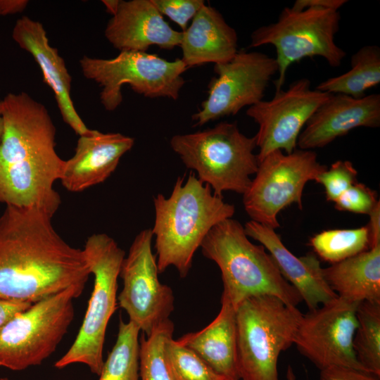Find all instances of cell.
I'll return each mask as SVG.
<instances>
[{
    "label": "cell",
    "instance_id": "obj_1",
    "mask_svg": "<svg viewBox=\"0 0 380 380\" xmlns=\"http://www.w3.org/2000/svg\"><path fill=\"white\" fill-rule=\"evenodd\" d=\"M0 216V299L34 303L89 275L83 249L55 230L53 216L35 208L6 205Z\"/></svg>",
    "mask_w": 380,
    "mask_h": 380
},
{
    "label": "cell",
    "instance_id": "obj_2",
    "mask_svg": "<svg viewBox=\"0 0 380 380\" xmlns=\"http://www.w3.org/2000/svg\"><path fill=\"white\" fill-rule=\"evenodd\" d=\"M0 203L35 208L53 216L61 198L53 185L64 160L56 151V127L46 108L25 92L2 99Z\"/></svg>",
    "mask_w": 380,
    "mask_h": 380
},
{
    "label": "cell",
    "instance_id": "obj_3",
    "mask_svg": "<svg viewBox=\"0 0 380 380\" xmlns=\"http://www.w3.org/2000/svg\"><path fill=\"white\" fill-rule=\"evenodd\" d=\"M179 177L166 198H153L155 221L151 229L159 274L173 266L181 277L189 274L194 253L210 230L220 222L232 218L234 205L215 195L194 172L184 182Z\"/></svg>",
    "mask_w": 380,
    "mask_h": 380
},
{
    "label": "cell",
    "instance_id": "obj_4",
    "mask_svg": "<svg viewBox=\"0 0 380 380\" xmlns=\"http://www.w3.org/2000/svg\"><path fill=\"white\" fill-rule=\"evenodd\" d=\"M248 237L244 227L229 218L213 227L200 246L220 270L222 295L236 308L244 300L262 295L297 307L303 301L299 293L283 277L267 250Z\"/></svg>",
    "mask_w": 380,
    "mask_h": 380
},
{
    "label": "cell",
    "instance_id": "obj_5",
    "mask_svg": "<svg viewBox=\"0 0 380 380\" xmlns=\"http://www.w3.org/2000/svg\"><path fill=\"white\" fill-rule=\"evenodd\" d=\"M170 146L219 196L228 191L243 195L258 167L255 137H246L235 122H221L213 128L175 135Z\"/></svg>",
    "mask_w": 380,
    "mask_h": 380
},
{
    "label": "cell",
    "instance_id": "obj_6",
    "mask_svg": "<svg viewBox=\"0 0 380 380\" xmlns=\"http://www.w3.org/2000/svg\"><path fill=\"white\" fill-rule=\"evenodd\" d=\"M303 315L297 307L270 295L250 297L236 307L241 380H279V356L293 344Z\"/></svg>",
    "mask_w": 380,
    "mask_h": 380
},
{
    "label": "cell",
    "instance_id": "obj_7",
    "mask_svg": "<svg viewBox=\"0 0 380 380\" xmlns=\"http://www.w3.org/2000/svg\"><path fill=\"white\" fill-rule=\"evenodd\" d=\"M82 249L94 277V289L73 343L54 367L63 369L82 363L93 374L99 375L104 362L103 350L107 326L117 308L118 279L125 253L104 233L89 236Z\"/></svg>",
    "mask_w": 380,
    "mask_h": 380
},
{
    "label": "cell",
    "instance_id": "obj_8",
    "mask_svg": "<svg viewBox=\"0 0 380 380\" xmlns=\"http://www.w3.org/2000/svg\"><path fill=\"white\" fill-rule=\"evenodd\" d=\"M83 290L70 286L8 319L0 329V367L22 371L54 353L73 320V300Z\"/></svg>",
    "mask_w": 380,
    "mask_h": 380
},
{
    "label": "cell",
    "instance_id": "obj_9",
    "mask_svg": "<svg viewBox=\"0 0 380 380\" xmlns=\"http://www.w3.org/2000/svg\"><path fill=\"white\" fill-rule=\"evenodd\" d=\"M338 11L308 8L295 11L284 8L277 22L262 25L251 35L249 47L274 46L278 65L275 91L282 89L290 65L302 59L319 56L331 67H338L346 56L334 38L339 30Z\"/></svg>",
    "mask_w": 380,
    "mask_h": 380
},
{
    "label": "cell",
    "instance_id": "obj_10",
    "mask_svg": "<svg viewBox=\"0 0 380 380\" xmlns=\"http://www.w3.org/2000/svg\"><path fill=\"white\" fill-rule=\"evenodd\" d=\"M83 75L101 88L100 101L108 111L122 102V87L146 97H167L176 100L185 80L182 75L188 67L182 59L169 61L156 54L125 51L113 58L83 56L80 60Z\"/></svg>",
    "mask_w": 380,
    "mask_h": 380
},
{
    "label": "cell",
    "instance_id": "obj_11",
    "mask_svg": "<svg viewBox=\"0 0 380 380\" xmlns=\"http://www.w3.org/2000/svg\"><path fill=\"white\" fill-rule=\"evenodd\" d=\"M312 150L296 149L284 154L276 150L258 163L255 177L243 194V203L251 220L275 229L278 214L292 203L302 210L304 187L327 169Z\"/></svg>",
    "mask_w": 380,
    "mask_h": 380
},
{
    "label": "cell",
    "instance_id": "obj_12",
    "mask_svg": "<svg viewBox=\"0 0 380 380\" xmlns=\"http://www.w3.org/2000/svg\"><path fill=\"white\" fill-rule=\"evenodd\" d=\"M151 229L141 230L125 256L119 277L123 287L118 303L142 333L148 336L162 322L170 319L175 306L172 289L158 278L156 256L152 252Z\"/></svg>",
    "mask_w": 380,
    "mask_h": 380
},
{
    "label": "cell",
    "instance_id": "obj_13",
    "mask_svg": "<svg viewBox=\"0 0 380 380\" xmlns=\"http://www.w3.org/2000/svg\"><path fill=\"white\" fill-rule=\"evenodd\" d=\"M206 99L192 115L196 126L237 114L260 101L278 72L275 58L259 51H238L228 62L215 64Z\"/></svg>",
    "mask_w": 380,
    "mask_h": 380
},
{
    "label": "cell",
    "instance_id": "obj_14",
    "mask_svg": "<svg viewBox=\"0 0 380 380\" xmlns=\"http://www.w3.org/2000/svg\"><path fill=\"white\" fill-rule=\"evenodd\" d=\"M359 303L337 296L303 315L293 344L319 370L341 366L367 372L353 347Z\"/></svg>",
    "mask_w": 380,
    "mask_h": 380
},
{
    "label": "cell",
    "instance_id": "obj_15",
    "mask_svg": "<svg viewBox=\"0 0 380 380\" xmlns=\"http://www.w3.org/2000/svg\"><path fill=\"white\" fill-rule=\"evenodd\" d=\"M331 94L311 89V82L301 78L291 82L286 90L275 91L269 101L262 100L250 106L246 115L258 124L254 136L258 163L270 153L296 149L297 140L306 122Z\"/></svg>",
    "mask_w": 380,
    "mask_h": 380
},
{
    "label": "cell",
    "instance_id": "obj_16",
    "mask_svg": "<svg viewBox=\"0 0 380 380\" xmlns=\"http://www.w3.org/2000/svg\"><path fill=\"white\" fill-rule=\"evenodd\" d=\"M380 126V94L355 99L336 94L313 113L300 133L297 146L302 150L322 148L352 129Z\"/></svg>",
    "mask_w": 380,
    "mask_h": 380
},
{
    "label": "cell",
    "instance_id": "obj_17",
    "mask_svg": "<svg viewBox=\"0 0 380 380\" xmlns=\"http://www.w3.org/2000/svg\"><path fill=\"white\" fill-rule=\"evenodd\" d=\"M12 38L39 66L43 80L51 89L63 121L79 136L88 133L90 129L84 123L72 100V78L65 61L50 45L43 25L23 15L15 22Z\"/></svg>",
    "mask_w": 380,
    "mask_h": 380
},
{
    "label": "cell",
    "instance_id": "obj_18",
    "mask_svg": "<svg viewBox=\"0 0 380 380\" xmlns=\"http://www.w3.org/2000/svg\"><path fill=\"white\" fill-rule=\"evenodd\" d=\"M134 144L132 137L118 132L91 129L80 136L73 156L64 161L60 178L71 192H81L106 181L120 158Z\"/></svg>",
    "mask_w": 380,
    "mask_h": 380
},
{
    "label": "cell",
    "instance_id": "obj_19",
    "mask_svg": "<svg viewBox=\"0 0 380 380\" xmlns=\"http://www.w3.org/2000/svg\"><path fill=\"white\" fill-rule=\"evenodd\" d=\"M104 34L120 51L146 52L153 45L172 49L180 45L182 39V32L168 25L151 0L120 1Z\"/></svg>",
    "mask_w": 380,
    "mask_h": 380
},
{
    "label": "cell",
    "instance_id": "obj_20",
    "mask_svg": "<svg viewBox=\"0 0 380 380\" xmlns=\"http://www.w3.org/2000/svg\"><path fill=\"white\" fill-rule=\"evenodd\" d=\"M246 235L269 253L283 277L299 293L309 310L338 296L326 283L319 260L312 253L297 257L283 243L275 229L251 220L244 225Z\"/></svg>",
    "mask_w": 380,
    "mask_h": 380
},
{
    "label": "cell",
    "instance_id": "obj_21",
    "mask_svg": "<svg viewBox=\"0 0 380 380\" xmlns=\"http://www.w3.org/2000/svg\"><path fill=\"white\" fill-rule=\"evenodd\" d=\"M223 380H240L237 367L236 308L222 295L216 317L203 329L177 339Z\"/></svg>",
    "mask_w": 380,
    "mask_h": 380
},
{
    "label": "cell",
    "instance_id": "obj_22",
    "mask_svg": "<svg viewBox=\"0 0 380 380\" xmlns=\"http://www.w3.org/2000/svg\"><path fill=\"white\" fill-rule=\"evenodd\" d=\"M182 32V61L189 68L208 63H224L238 51L236 30L222 14L205 4Z\"/></svg>",
    "mask_w": 380,
    "mask_h": 380
},
{
    "label": "cell",
    "instance_id": "obj_23",
    "mask_svg": "<svg viewBox=\"0 0 380 380\" xmlns=\"http://www.w3.org/2000/svg\"><path fill=\"white\" fill-rule=\"evenodd\" d=\"M330 289L353 302H380V243L351 258L322 268Z\"/></svg>",
    "mask_w": 380,
    "mask_h": 380
},
{
    "label": "cell",
    "instance_id": "obj_24",
    "mask_svg": "<svg viewBox=\"0 0 380 380\" xmlns=\"http://www.w3.org/2000/svg\"><path fill=\"white\" fill-rule=\"evenodd\" d=\"M348 72L321 82L317 90L331 94H345L355 99L365 96L367 90L380 83V48L367 45L351 56Z\"/></svg>",
    "mask_w": 380,
    "mask_h": 380
},
{
    "label": "cell",
    "instance_id": "obj_25",
    "mask_svg": "<svg viewBox=\"0 0 380 380\" xmlns=\"http://www.w3.org/2000/svg\"><path fill=\"white\" fill-rule=\"evenodd\" d=\"M139 327L120 320L117 339L103 362L99 380H139Z\"/></svg>",
    "mask_w": 380,
    "mask_h": 380
},
{
    "label": "cell",
    "instance_id": "obj_26",
    "mask_svg": "<svg viewBox=\"0 0 380 380\" xmlns=\"http://www.w3.org/2000/svg\"><path fill=\"white\" fill-rule=\"evenodd\" d=\"M353 347L365 370L380 376V302L362 301L357 308Z\"/></svg>",
    "mask_w": 380,
    "mask_h": 380
},
{
    "label": "cell",
    "instance_id": "obj_27",
    "mask_svg": "<svg viewBox=\"0 0 380 380\" xmlns=\"http://www.w3.org/2000/svg\"><path fill=\"white\" fill-rule=\"evenodd\" d=\"M310 246L323 260L335 264L369 248L367 225L356 229H330L310 238Z\"/></svg>",
    "mask_w": 380,
    "mask_h": 380
},
{
    "label": "cell",
    "instance_id": "obj_28",
    "mask_svg": "<svg viewBox=\"0 0 380 380\" xmlns=\"http://www.w3.org/2000/svg\"><path fill=\"white\" fill-rule=\"evenodd\" d=\"M175 326L170 319L157 325L148 336H139L140 380H171L165 362L166 342L173 337Z\"/></svg>",
    "mask_w": 380,
    "mask_h": 380
},
{
    "label": "cell",
    "instance_id": "obj_29",
    "mask_svg": "<svg viewBox=\"0 0 380 380\" xmlns=\"http://www.w3.org/2000/svg\"><path fill=\"white\" fill-rule=\"evenodd\" d=\"M164 357L171 380H223L194 352L173 337L165 345Z\"/></svg>",
    "mask_w": 380,
    "mask_h": 380
},
{
    "label": "cell",
    "instance_id": "obj_30",
    "mask_svg": "<svg viewBox=\"0 0 380 380\" xmlns=\"http://www.w3.org/2000/svg\"><path fill=\"white\" fill-rule=\"evenodd\" d=\"M357 171L349 160H337L319 173L315 181L322 184L328 201L335 202L352 185L357 183Z\"/></svg>",
    "mask_w": 380,
    "mask_h": 380
},
{
    "label": "cell",
    "instance_id": "obj_31",
    "mask_svg": "<svg viewBox=\"0 0 380 380\" xmlns=\"http://www.w3.org/2000/svg\"><path fill=\"white\" fill-rule=\"evenodd\" d=\"M379 202L374 190L357 182L337 198L334 206L340 211L369 215Z\"/></svg>",
    "mask_w": 380,
    "mask_h": 380
},
{
    "label": "cell",
    "instance_id": "obj_32",
    "mask_svg": "<svg viewBox=\"0 0 380 380\" xmlns=\"http://www.w3.org/2000/svg\"><path fill=\"white\" fill-rule=\"evenodd\" d=\"M157 10L163 15L167 16L183 30L188 27L201 8L205 4L203 0H151Z\"/></svg>",
    "mask_w": 380,
    "mask_h": 380
},
{
    "label": "cell",
    "instance_id": "obj_33",
    "mask_svg": "<svg viewBox=\"0 0 380 380\" xmlns=\"http://www.w3.org/2000/svg\"><path fill=\"white\" fill-rule=\"evenodd\" d=\"M319 380H379V377L350 367L331 366L320 370Z\"/></svg>",
    "mask_w": 380,
    "mask_h": 380
},
{
    "label": "cell",
    "instance_id": "obj_34",
    "mask_svg": "<svg viewBox=\"0 0 380 380\" xmlns=\"http://www.w3.org/2000/svg\"><path fill=\"white\" fill-rule=\"evenodd\" d=\"M347 2L346 0H296L291 8L295 11L308 8H323L338 11Z\"/></svg>",
    "mask_w": 380,
    "mask_h": 380
},
{
    "label": "cell",
    "instance_id": "obj_35",
    "mask_svg": "<svg viewBox=\"0 0 380 380\" xmlns=\"http://www.w3.org/2000/svg\"><path fill=\"white\" fill-rule=\"evenodd\" d=\"M32 303L0 299V329L16 313L28 308Z\"/></svg>",
    "mask_w": 380,
    "mask_h": 380
},
{
    "label": "cell",
    "instance_id": "obj_36",
    "mask_svg": "<svg viewBox=\"0 0 380 380\" xmlns=\"http://www.w3.org/2000/svg\"><path fill=\"white\" fill-rule=\"evenodd\" d=\"M369 223L367 225L369 232V248L380 243V202L369 215Z\"/></svg>",
    "mask_w": 380,
    "mask_h": 380
},
{
    "label": "cell",
    "instance_id": "obj_37",
    "mask_svg": "<svg viewBox=\"0 0 380 380\" xmlns=\"http://www.w3.org/2000/svg\"><path fill=\"white\" fill-rule=\"evenodd\" d=\"M119 0H104L102 1L103 4H104L106 9L108 13L113 15H114L119 7L120 4Z\"/></svg>",
    "mask_w": 380,
    "mask_h": 380
},
{
    "label": "cell",
    "instance_id": "obj_38",
    "mask_svg": "<svg viewBox=\"0 0 380 380\" xmlns=\"http://www.w3.org/2000/svg\"><path fill=\"white\" fill-rule=\"evenodd\" d=\"M4 132V121L2 116V99L0 98V144Z\"/></svg>",
    "mask_w": 380,
    "mask_h": 380
},
{
    "label": "cell",
    "instance_id": "obj_39",
    "mask_svg": "<svg viewBox=\"0 0 380 380\" xmlns=\"http://www.w3.org/2000/svg\"><path fill=\"white\" fill-rule=\"evenodd\" d=\"M286 378V380H296L294 372L290 365L287 368Z\"/></svg>",
    "mask_w": 380,
    "mask_h": 380
},
{
    "label": "cell",
    "instance_id": "obj_40",
    "mask_svg": "<svg viewBox=\"0 0 380 380\" xmlns=\"http://www.w3.org/2000/svg\"><path fill=\"white\" fill-rule=\"evenodd\" d=\"M0 380H10V379L6 377H4V378H0Z\"/></svg>",
    "mask_w": 380,
    "mask_h": 380
}]
</instances>
